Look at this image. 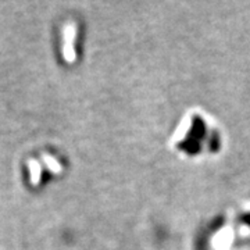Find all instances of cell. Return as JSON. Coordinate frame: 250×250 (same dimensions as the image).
Masks as SVG:
<instances>
[{"label": "cell", "instance_id": "1", "mask_svg": "<svg viewBox=\"0 0 250 250\" xmlns=\"http://www.w3.org/2000/svg\"><path fill=\"white\" fill-rule=\"evenodd\" d=\"M31 171H32V181H34V184L38 182V171H39V167H38V164H36L35 161H31Z\"/></svg>", "mask_w": 250, "mask_h": 250}]
</instances>
